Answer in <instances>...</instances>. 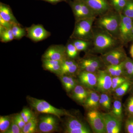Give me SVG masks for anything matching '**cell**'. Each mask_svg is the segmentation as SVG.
I'll return each instance as SVG.
<instances>
[{"label":"cell","instance_id":"cell-15","mask_svg":"<svg viewBox=\"0 0 133 133\" xmlns=\"http://www.w3.org/2000/svg\"><path fill=\"white\" fill-rule=\"evenodd\" d=\"M107 133H119L121 131L122 121L110 112L102 113Z\"/></svg>","mask_w":133,"mask_h":133},{"label":"cell","instance_id":"cell-20","mask_svg":"<svg viewBox=\"0 0 133 133\" xmlns=\"http://www.w3.org/2000/svg\"><path fill=\"white\" fill-rule=\"evenodd\" d=\"M72 92V98L77 102L83 104L88 97L89 90L82 85H77Z\"/></svg>","mask_w":133,"mask_h":133},{"label":"cell","instance_id":"cell-39","mask_svg":"<svg viewBox=\"0 0 133 133\" xmlns=\"http://www.w3.org/2000/svg\"><path fill=\"white\" fill-rule=\"evenodd\" d=\"M23 133L21 129L19 128L15 121L14 116L12 118L11 125L9 129L6 133Z\"/></svg>","mask_w":133,"mask_h":133},{"label":"cell","instance_id":"cell-5","mask_svg":"<svg viewBox=\"0 0 133 133\" xmlns=\"http://www.w3.org/2000/svg\"><path fill=\"white\" fill-rule=\"evenodd\" d=\"M73 12L75 21L81 19L97 17V15L83 0H67Z\"/></svg>","mask_w":133,"mask_h":133},{"label":"cell","instance_id":"cell-41","mask_svg":"<svg viewBox=\"0 0 133 133\" xmlns=\"http://www.w3.org/2000/svg\"><path fill=\"white\" fill-rule=\"evenodd\" d=\"M15 121L16 122L19 128L21 129L23 132V130L24 128V126L26 125V123L24 121L22 117L21 116L20 114H17L14 116Z\"/></svg>","mask_w":133,"mask_h":133},{"label":"cell","instance_id":"cell-21","mask_svg":"<svg viewBox=\"0 0 133 133\" xmlns=\"http://www.w3.org/2000/svg\"><path fill=\"white\" fill-rule=\"evenodd\" d=\"M63 62L56 60L42 59L43 66L45 70L59 75Z\"/></svg>","mask_w":133,"mask_h":133},{"label":"cell","instance_id":"cell-3","mask_svg":"<svg viewBox=\"0 0 133 133\" xmlns=\"http://www.w3.org/2000/svg\"><path fill=\"white\" fill-rule=\"evenodd\" d=\"M96 18L91 17L76 21L74 30L70 38L92 41L94 35L92 26Z\"/></svg>","mask_w":133,"mask_h":133},{"label":"cell","instance_id":"cell-25","mask_svg":"<svg viewBox=\"0 0 133 133\" xmlns=\"http://www.w3.org/2000/svg\"><path fill=\"white\" fill-rule=\"evenodd\" d=\"M132 83L131 80H128L116 88L114 92L115 97L119 98L123 97L131 89Z\"/></svg>","mask_w":133,"mask_h":133},{"label":"cell","instance_id":"cell-8","mask_svg":"<svg viewBox=\"0 0 133 133\" xmlns=\"http://www.w3.org/2000/svg\"><path fill=\"white\" fill-rule=\"evenodd\" d=\"M87 118L94 132L107 133L102 113L98 110H89L87 114Z\"/></svg>","mask_w":133,"mask_h":133},{"label":"cell","instance_id":"cell-4","mask_svg":"<svg viewBox=\"0 0 133 133\" xmlns=\"http://www.w3.org/2000/svg\"><path fill=\"white\" fill-rule=\"evenodd\" d=\"M27 100L31 107L38 112L52 115L59 118L64 115L72 116L66 110L54 107L44 100L38 99L30 96L27 97Z\"/></svg>","mask_w":133,"mask_h":133},{"label":"cell","instance_id":"cell-11","mask_svg":"<svg viewBox=\"0 0 133 133\" xmlns=\"http://www.w3.org/2000/svg\"><path fill=\"white\" fill-rule=\"evenodd\" d=\"M66 47L63 45H51L43 54L42 59L63 62L67 58Z\"/></svg>","mask_w":133,"mask_h":133},{"label":"cell","instance_id":"cell-46","mask_svg":"<svg viewBox=\"0 0 133 133\" xmlns=\"http://www.w3.org/2000/svg\"><path fill=\"white\" fill-rule=\"evenodd\" d=\"M130 53L131 55V57L133 59V44L131 45L130 50Z\"/></svg>","mask_w":133,"mask_h":133},{"label":"cell","instance_id":"cell-2","mask_svg":"<svg viewBox=\"0 0 133 133\" xmlns=\"http://www.w3.org/2000/svg\"><path fill=\"white\" fill-rule=\"evenodd\" d=\"M112 9L95 19L97 28L104 30L119 39V30L121 16V14Z\"/></svg>","mask_w":133,"mask_h":133},{"label":"cell","instance_id":"cell-19","mask_svg":"<svg viewBox=\"0 0 133 133\" xmlns=\"http://www.w3.org/2000/svg\"><path fill=\"white\" fill-rule=\"evenodd\" d=\"M0 17L12 24H20L14 15L10 7L2 2H0Z\"/></svg>","mask_w":133,"mask_h":133},{"label":"cell","instance_id":"cell-6","mask_svg":"<svg viewBox=\"0 0 133 133\" xmlns=\"http://www.w3.org/2000/svg\"><path fill=\"white\" fill-rule=\"evenodd\" d=\"M127 57L123 46L119 45L103 53L100 57L105 66L120 64L124 62Z\"/></svg>","mask_w":133,"mask_h":133},{"label":"cell","instance_id":"cell-43","mask_svg":"<svg viewBox=\"0 0 133 133\" xmlns=\"http://www.w3.org/2000/svg\"><path fill=\"white\" fill-rule=\"evenodd\" d=\"M105 66L106 71L108 72V74L111 75L112 77H115L116 65H109Z\"/></svg>","mask_w":133,"mask_h":133},{"label":"cell","instance_id":"cell-13","mask_svg":"<svg viewBox=\"0 0 133 133\" xmlns=\"http://www.w3.org/2000/svg\"><path fill=\"white\" fill-rule=\"evenodd\" d=\"M98 16L105 14L112 9L108 0H83Z\"/></svg>","mask_w":133,"mask_h":133},{"label":"cell","instance_id":"cell-26","mask_svg":"<svg viewBox=\"0 0 133 133\" xmlns=\"http://www.w3.org/2000/svg\"><path fill=\"white\" fill-rule=\"evenodd\" d=\"M15 39L11 28H6L0 25V41L2 43H8Z\"/></svg>","mask_w":133,"mask_h":133},{"label":"cell","instance_id":"cell-31","mask_svg":"<svg viewBox=\"0 0 133 133\" xmlns=\"http://www.w3.org/2000/svg\"><path fill=\"white\" fill-rule=\"evenodd\" d=\"M65 47L67 57L76 59L78 57L79 52L70 40L68 42Z\"/></svg>","mask_w":133,"mask_h":133},{"label":"cell","instance_id":"cell-30","mask_svg":"<svg viewBox=\"0 0 133 133\" xmlns=\"http://www.w3.org/2000/svg\"><path fill=\"white\" fill-rule=\"evenodd\" d=\"M11 29L15 40H20L24 36H26V28H22L20 23L13 24Z\"/></svg>","mask_w":133,"mask_h":133},{"label":"cell","instance_id":"cell-37","mask_svg":"<svg viewBox=\"0 0 133 133\" xmlns=\"http://www.w3.org/2000/svg\"><path fill=\"white\" fill-rule=\"evenodd\" d=\"M20 114L26 123L30 121L34 116L31 110L28 108H23Z\"/></svg>","mask_w":133,"mask_h":133},{"label":"cell","instance_id":"cell-17","mask_svg":"<svg viewBox=\"0 0 133 133\" xmlns=\"http://www.w3.org/2000/svg\"><path fill=\"white\" fill-rule=\"evenodd\" d=\"M79 70L77 61L76 59L67 58L62 63L60 76L63 75H72Z\"/></svg>","mask_w":133,"mask_h":133},{"label":"cell","instance_id":"cell-34","mask_svg":"<svg viewBox=\"0 0 133 133\" xmlns=\"http://www.w3.org/2000/svg\"><path fill=\"white\" fill-rule=\"evenodd\" d=\"M112 8L121 14L128 0H108Z\"/></svg>","mask_w":133,"mask_h":133},{"label":"cell","instance_id":"cell-18","mask_svg":"<svg viewBox=\"0 0 133 133\" xmlns=\"http://www.w3.org/2000/svg\"><path fill=\"white\" fill-rule=\"evenodd\" d=\"M98 92L89 90L88 97L83 104L85 108L88 111L98 110L99 108L100 95Z\"/></svg>","mask_w":133,"mask_h":133},{"label":"cell","instance_id":"cell-36","mask_svg":"<svg viewBox=\"0 0 133 133\" xmlns=\"http://www.w3.org/2000/svg\"><path fill=\"white\" fill-rule=\"evenodd\" d=\"M121 14L133 19V0H128Z\"/></svg>","mask_w":133,"mask_h":133},{"label":"cell","instance_id":"cell-38","mask_svg":"<svg viewBox=\"0 0 133 133\" xmlns=\"http://www.w3.org/2000/svg\"><path fill=\"white\" fill-rule=\"evenodd\" d=\"M125 109L129 117H133V95L129 97L127 100Z\"/></svg>","mask_w":133,"mask_h":133},{"label":"cell","instance_id":"cell-33","mask_svg":"<svg viewBox=\"0 0 133 133\" xmlns=\"http://www.w3.org/2000/svg\"><path fill=\"white\" fill-rule=\"evenodd\" d=\"M12 118L8 116H0V132L6 133L11 125Z\"/></svg>","mask_w":133,"mask_h":133},{"label":"cell","instance_id":"cell-35","mask_svg":"<svg viewBox=\"0 0 133 133\" xmlns=\"http://www.w3.org/2000/svg\"><path fill=\"white\" fill-rule=\"evenodd\" d=\"M128 80L129 79L124 76H115L113 77L111 88L110 92H114L116 88L119 87L124 82Z\"/></svg>","mask_w":133,"mask_h":133},{"label":"cell","instance_id":"cell-28","mask_svg":"<svg viewBox=\"0 0 133 133\" xmlns=\"http://www.w3.org/2000/svg\"><path fill=\"white\" fill-rule=\"evenodd\" d=\"M123 76L129 80H133V59L127 57L124 62Z\"/></svg>","mask_w":133,"mask_h":133},{"label":"cell","instance_id":"cell-7","mask_svg":"<svg viewBox=\"0 0 133 133\" xmlns=\"http://www.w3.org/2000/svg\"><path fill=\"white\" fill-rule=\"evenodd\" d=\"M79 70L85 71L96 73L105 66L100 57L94 56H87L77 61Z\"/></svg>","mask_w":133,"mask_h":133},{"label":"cell","instance_id":"cell-12","mask_svg":"<svg viewBox=\"0 0 133 133\" xmlns=\"http://www.w3.org/2000/svg\"><path fill=\"white\" fill-rule=\"evenodd\" d=\"M97 83L96 90L100 93L110 92L111 88L112 77L106 70H99L97 72Z\"/></svg>","mask_w":133,"mask_h":133},{"label":"cell","instance_id":"cell-42","mask_svg":"<svg viewBox=\"0 0 133 133\" xmlns=\"http://www.w3.org/2000/svg\"><path fill=\"white\" fill-rule=\"evenodd\" d=\"M64 132L66 133H90L91 132L90 128L88 127H87L76 129V130L65 131Z\"/></svg>","mask_w":133,"mask_h":133},{"label":"cell","instance_id":"cell-40","mask_svg":"<svg viewBox=\"0 0 133 133\" xmlns=\"http://www.w3.org/2000/svg\"><path fill=\"white\" fill-rule=\"evenodd\" d=\"M125 129L128 133H133V117H128L125 124Z\"/></svg>","mask_w":133,"mask_h":133},{"label":"cell","instance_id":"cell-9","mask_svg":"<svg viewBox=\"0 0 133 133\" xmlns=\"http://www.w3.org/2000/svg\"><path fill=\"white\" fill-rule=\"evenodd\" d=\"M121 20L119 27V39L123 44L130 42L133 25V19L121 14Z\"/></svg>","mask_w":133,"mask_h":133},{"label":"cell","instance_id":"cell-45","mask_svg":"<svg viewBox=\"0 0 133 133\" xmlns=\"http://www.w3.org/2000/svg\"><path fill=\"white\" fill-rule=\"evenodd\" d=\"M36 1H44L51 3L52 5H56L59 2H66L67 0H36Z\"/></svg>","mask_w":133,"mask_h":133},{"label":"cell","instance_id":"cell-27","mask_svg":"<svg viewBox=\"0 0 133 133\" xmlns=\"http://www.w3.org/2000/svg\"><path fill=\"white\" fill-rule=\"evenodd\" d=\"M70 40L76 47L79 52L88 50L92 44V41H85L81 39H70Z\"/></svg>","mask_w":133,"mask_h":133},{"label":"cell","instance_id":"cell-1","mask_svg":"<svg viewBox=\"0 0 133 133\" xmlns=\"http://www.w3.org/2000/svg\"><path fill=\"white\" fill-rule=\"evenodd\" d=\"M92 44L94 52L103 54L121 43L118 38L104 30L98 28L94 30Z\"/></svg>","mask_w":133,"mask_h":133},{"label":"cell","instance_id":"cell-44","mask_svg":"<svg viewBox=\"0 0 133 133\" xmlns=\"http://www.w3.org/2000/svg\"><path fill=\"white\" fill-rule=\"evenodd\" d=\"M13 24H14L5 21L0 17V25L6 28H11Z\"/></svg>","mask_w":133,"mask_h":133},{"label":"cell","instance_id":"cell-24","mask_svg":"<svg viewBox=\"0 0 133 133\" xmlns=\"http://www.w3.org/2000/svg\"><path fill=\"white\" fill-rule=\"evenodd\" d=\"M114 116L122 121L123 119V109L121 101L119 99L115 100L113 102L111 112Z\"/></svg>","mask_w":133,"mask_h":133},{"label":"cell","instance_id":"cell-48","mask_svg":"<svg viewBox=\"0 0 133 133\" xmlns=\"http://www.w3.org/2000/svg\"><path fill=\"white\" fill-rule=\"evenodd\" d=\"M131 90H132V92L133 94V83L132 84V86H131Z\"/></svg>","mask_w":133,"mask_h":133},{"label":"cell","instance_id":"cell-47","mask_svg":"<svg viewBox=\"0 0 133 133\" xmlns=\"http://www.w3.org/2000/svg\"><path fill=\"white\" fill-rule=\"evenodd\" d=\"M132 41H133V25L132 29V33H131V40H130V42H132Z\"/></svg>","mask_w":133,"mask_h":133},{"label":"cell","instance_id":"cell-14","mask_svg":"<svg viewBox=\"0 0 133 133\" xmlns=\"http://www.w3.org/2000/svg\"><path fill=\"white\" fill-rule=\"evenodd\" d=\"M53 116L48 115L41 117L38 125V130L40 132L49 133L57 131V120Z\"/></svg>","mask_w":133,"mask_h":133},{"label":"cell","instance_id":"cell-32","mask_svg":"<svg viewBox=\"0 0 133 133\" xmlns=\"http://www.w3.org/2000/svg\"><path fill=\"white\" fill-rule=\"evenodd\" d=\"M38 123V120L34 116L28 122L26 123L23 130V133L35 132Z\"/></svg>","mask_w":133,"mask_h":133},{"label":"cell","instance_id":"cell-29","mask_svg":"<svg viewBox=\"0 0 133 133\" xmlns=\"http://www.w3.org/2000/svg\"><path fill=\"white\" fill-rule=\"evenodd\" d=\"M100 107L109 112L112 108L111 99L107 93H101L100 95Z\"/></svg>","mask_w":133,"mask_h":133},{"label":"cell","instance_id":"cell-22","mask_svg":"<svg viewBox=\"0 0 133 133\" xmlns=\"http://www.w3.org/2000/svg\"><path fill=\"white\" fill-rule=\"evenodd\" d=\"M60 79L65 90L67 92H70L73 90L77 85L75 79L70 75H62L60 76Z\"/></svg>","mask_w":133,"mask_h":133},{"label":"cell","instance_id":"cell-10","mask_svg":"<svg viewBox=\"0 0 133 133\" xmlns=\"http://www.w3.org/2000/svg\"><path fill=\"white\" fill-rule=\"evenodd\" d=\"M26 28V37L34 42L44 41L51 35V32L45 29L41 24H33L30 27Z\"/></svg>","mask_w":133,"mask_h":133},{"label":"cell","instance_id":"cell-16","mask_svg":"<svg viewBox=\"0 0 133 133\" xmlns=\"http://www.w3.org/2000/svg\"><path fill=\"white\" fill-rule=\"evenodd\" d=\"M78 78L81 84L88 90H93L96 88L97 83V72L80 71Z\"/></svg>","mask_w":133,"mask_h":133},{"label":"cell","instance_id":"cell-23","mask_svg":"<svg viewBox=\"0 0 133 133\" xmlns=\"http://www.w3.org/2000/svg\"><path fill=\"white\" fill-rule=\"evenodd\" d=\"M72 117V116H71V118L67 119L65 123V131L76 130L88 127L81 121Z\"/></svg>","mask_w":133,"mask_h":133}]
</instances>
